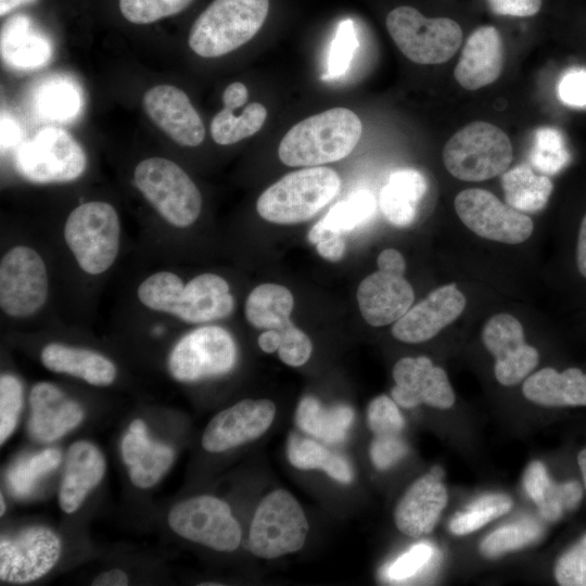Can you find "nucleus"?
<instances>
[{
  "instance_id": "obj_1",
  "label": "nucleus",
  "mask_w": 586,
  "mask_h": 586,
  "mask_svg": "<svg viewBox=\"0 0 586 586\" xmlns=\"http://www.w3.org/2000/svg\"><path fill=\"white\" fill-rule=\"evenodd\" d=\"M362 132L359 117L346 107H333L295 124L282 138L278 155L291 167H313L346 157Z\"/></svg>"
},
{
  "instance_id": "obj_2",
  "label": "nucleus",
  "mask_w": 586,
  "mask_h": 586,
  "mask_svg": "<svg viewBox=\"0 0 586 586\" xmlns=\"http://www.w3.org/2000/svg\"><path fill=\"white\" fill-rule=\"evenodd\" d=\"M269 0H213L194 20L190 49L202 58H218L249 42L263 27Z\"/></svg>"
},
{
  "instance_id": "obj_3",
  "label": "nucleus",
  "mask_w": 586,
  "mask_h": 586,
  "mask_svg": "<svg viewBox=\"0 0 586 586\" xmlns=\"http://www.w3.org/2000/svg\"><path fill=\"white\" fill-rule=\"evenodd\" d=\"M341 187L335 170L306 167L283 176L267 188L256 202L257 213L279 225L297 224L314 217L337 194Z\"/></svg>"
},
{
  "instance_id": "obj_4",
  "label": "nucleus",
  "mask_w": 586,
  "mask_h": 586,
  "mask_svg": "<svg viewBox=\"0 0 586 586\" xmlns=\"http://www.w3.org/2000/svg\"><path fill=\"white\" fill-rule=\"evenodd\" d=\"M133 183L171 226L186 228L199 218L202 209L200 190L171 160L158 156L142 160L133 170Z\"/></svg>"
},
{
  "instance_id": "obj_5",
  "label": "nucleus",
  "mask_w": 586,
  "mask_h": 586,
  "mask_svg": "<svg viewBox=\"0 0 586 586\" xmlns=\"http://www.w3.org/2000/svg\"><path fill=\"white\" fill-rule=\"evenodd\" d=\"M511 161L512 145L509 137L486 122L466 125L443 149L446 169L463 181H483L501 175Z\"/></svg>"
},
{
  "instance_id": "obj_6",
  "label": "nucleus",
  "mask_w": 586,
  "mask_h": 586,
  "mask_svg": "<svg viewBox=\"0 0 586 586\" xmlns=\"http://www.w3.org/2000/svg\"><path fill=\"white\" fill-rule=\"evenodd\" d=\"M120 224L116 209L106 202L78 205L64 225V239L78 266L89 275L106 271L119 249Z\"/></svg>"
},
{
  "instance_id": "obj_7",
  "label": "nucleus",
  "mask_w": 586,
  "mask_h": 586,
  "mask_svg": "<svg viewBox=\"0 0 586 586\" xmlns=\"http://www.w3.org/2000/svg\"><path fill=\"white\" fill-rule=\"evenodd\" d=\"M385 25L400 52L411 62L434 65L447 62L462 41L460 25L449 17H426L416 8L391 10Z\"/></svg>"
},
{
  "instance_id": "obj_8",
  "label": "nucleus",
  "mask_w": 586,
  "mask_h": 586,
  "mask_svg": "<svg viewBox=\"0 0 586 586\" xmlns=\"http://www.w3.org/2000/svg\"><path fill=\"white\" fill-rule=\"evenodd\" d=\"M309 525L295 497L279 488L267 494L254 513L249 549L262 559H276L302 549Z\"/></svg>"
},
{
  "instance_id": "obj_9",
  "label": "nucleus",
  "mask_w": 586,
  "mask_h": 586,
  "mask_svg": "<svg viewBox=\"0 0 586 586\" xmlns=\"http://www.w3.org/2000/svg\"><path fill=\"white\" fill-rule=\"evenodd\" d=\"M87 166L81 145L67 131L49 127L25 141L15 153L20 175L34 183H63L78 179Z\"/></svg>"
},
{
  "instance_id": "obj_10",
  "label": "nucleus",
  "mask_w": 586,
  "mask_h": 586,
  "mask_svg": "<svg viewBox=\"0 0 586 586\" xmlns=\"http://www.w3.org/2000/svg\"><path fill=\"white\" fill-rule=\"evenodd\" d=\"M237 361V345L224 328L205 326L182 336L168 356V371L180 382L228 373Z\"/></svg>"
},
{
  "instance_id": "obj_11",
  "label": "nucleus",
  "mask_w": 586,
  "mask_h": 586,
  "mask_svg": "<svg viewBox=\"0 0 586 586\" xmlns=\"http://www.w3.org/2000/svg\"><path fill=\"white\" fill-rule=\"evenodd\" d=\"M168 524L181 537L217 551H234L242 538V530L224 500L201 495L174 506Z\"/></svg>"
},
{
  "instance_id": "obj_12",
  "label": "nucleus",
  "mask_w": 586,
  "mask_h": 586,
  "mask_svg": "<svg viewBox=\"0 0 586 586\" xmlns=\"http://www.w3.org/2000/svg\"><path fill=\"white\" fill-rule=\"evenodd\" d=\"M48 272L42 257L31 247L9 250L0 263V307L15 318L38 311L47 301Z\"/></svg>"
},
{
  "instance_id": "obj_13",
  "label": "nucleus",
  "mask_w": 586,
  "mask_h": 586,
  "mask_svg": "<svg viewBox=\"0 0 586 586\" xmlns=\"http://www.w3.org/2000/svg\"><path fill=\"white\" fill-rule=\"evenodd\" d=\"M460 220L481 238L519 244L527 240L534 229L531 217L483 189H466L455 199Z\"/></svg>"
},
{
  "instance_id": "obj_14",
  "label": "nucleus",
  "mask_w": 586,
  "mask_h": 586,
  "mask_svg": "<svg viewBox=\"0 0 586 586\" xmlns=\"http://www.w3.org/2000/svg\"><path fill=\"white\" fill-rule=\"evenodd\" d=\"M61 555V542L44 526L28 527L0 542V578L13 584L34 582L48 573Z\"/></svg>"
},
{
  "instance_id": "obj_15",
  "label": "nucleus",
  "mask_w": 586,
  "mask_h": 586,
  "mask_svg": "<svg viewBox=\"0 0 586 586\" xmlns=\"http://www.w3.org/2000/svg\"><path fill=\"white\" fill-rule=\"evenodd\" d=\"M482 341L495 357L494 373L505 386L521 382L538 364V351L525 343L522 324L509 314L500 313L488 319Z\"/></svg>"
},
{
  "instance_id": "obj_16",
  "label": "nucleus",
  "mask_w": 586,
  "mask_h": 586,
  "mask_svg": "<svg viewBox=\"0 0 586 586\" xmlns=\"http://www.w3.org/2000/svg\"><path fill=\"white\" fill-rule=\"evenodd\" d=\"M276 406L269 399H243L221 410L208 422L202 446L221 453L262 436L271 425Z\"/></svg>"
},
{
  "instance_id": "obj_17",
  "label": "nucleus",
  "mask_w": 586,
  "mask_h": 586,
  "mask_svg": "<svg viewBox=\"0 0 586 586\" xmlns=\"http://www.w3.org/2000/svg\"><path fill=\"white\" fill-rule=\"evenodd\" d=\"M142 107L150 120L177 144L193 148L203 142V120L180 88L162 84L148 89Z\"/></svg>"
},
{
  "instance_id": "obj_18",
  "label": "nucleus",
  "mask_w": 586,
  "mask_h": 586,
  "mask_svg": "<svg viewBox=\"0 0 586 586\" xmlns=\"http://www.w3.org/2000/svg\"><path fill=\"white\" fill-rule=\"evenodd\" d=\"M395 385L392 398L403 408L425 404L448 409L455 403V394L445 370L434 366L426 356L404 357L393 368Z\"/></svg>"
},
{
  "instance_id": "obj_19",
  "label": "nucleus",
  "mask_w": 586,
  "mask_h": 586,
  "mask_svg": "<svg viewBox=\"0 0 586 586\" xmlns=\"http://www.w3.org/2000/svg\"><path fill=\"white\" fill-rule=\"evenodd\" d=\"M466 304V296L455 283L440 286L394 322L392 334L404 343L429 341L454 322Z\"/></svg>"
},
{
  "instance_id": "obj_20",
  "label": "nucleus",
  "mask_w": 586,
  "mask_h": 586,
  "mask_svg": "<svg viewBox=\"0 0 586 586\" xmlns=\"http://www.w3.org/2000/svg\"><path fill=\"white\" fill-rule=\"evenodd\" d=\"M444 472L438 466L415 481L398 501L394 511L396 527L406 536L429 534L447 505L448 493L442 482Z\"/></svg>"
},
{
  "instance_id": "obj_21",
  "label": "nucleus",
  "mask_w": 586,
  "mask_h": 586,
  "mask_svg": "<svg viewBox=\"0 0 586 586\" xmlns=\"http://www.w3.org/2000/svg\"><path fill=\"white\" fill-rule=\"evenodd\" d=\"M413 300L412 286L404 276L380 270L367 276L357 289L360 314L372 327L396 322L411 307Z\"/></svg>"
},
{
  "instance_id": "obj_22",
  "label": "nucleus",
  "mask_w": 586,
  "mask_h": 586,
  "mask_svg": "<svg viewBox=\"0 0 586 586\" xmlns=\"http://www.w3.org/2000/svg\"><path fill=\"white\" fill-rule=\"evenodd\" d=\"M29 405L28 431L38 442L59 440L84 418L81 406L49 382H39L33 386Z\"/></svg>"
},
{
  "instance_id": "obj_23",
  "label": "nucleus",
  "mask_w": 586,
  "mask_h": 586,
  "mask_svg": "<svg viewBox=\"0 0 586 586\" xmlns=\"http://www.w3.org/2000/svg\"><path fill=\"white\" fill-rule=\"evenodd\" d=\"M504 66V41L492 25L480 26L468 37L454 76L467 90H476L494 82Z\"/></svg>"
},
{
  "instance_id": "obj_24",
  "label": "nucleus",
  "mask_w": 586,
  "mask_h": 586,
  "mask_svg": "<svg viewBox=\"0 0 586 586\" xmlns=\"http://www.w3.org/2000/svg\"><path fill=\"white\" fill-rule=\"evenodd\" d=\"M122 456L131 483L139 488H149L170 467L174 450L168 445L151 440L144 422L136 419L123 437Z\"/></svg>"
},
{
  "instance_id": "obj_25",
  "label": "nucleus",
  "mask_w": 586,
  "mask_h": 586,
  "mask_svg": "<svg viewBox=\"0 0 586 586\" xmlns=\"http://www.w3.org/2000/svg\"><path fill=\"white\" fill-rule=\"evenodd\" d=\"M104 472V457L93 444L86 441L74 443L67 450L59 491L61 509L66 513L75 512L100 483Z\"/></svg>"
},
{
  "instance_id": "obj_26",
  "label": "nucleus",
  "mask_w": 586,
  "mask_h": 586,
  "mask_svg": "<svg viewBox=\"0 0 586 586\" xmlns=\"http://www.w3.org/2000/svg\"><path fill=\"white\" fill-rule=\"evenodd\" d=\"M233 306L229 283L218 275L202 273L184 284L175 316L188 323H203L229 316Z\"/></svg>"
},
{
  "instance_id": "obj_27",
  "label": "nucleus",
  "mask_w": 586,
  "mask_h": 586,
  "mask_svg": "<svg viewBox=\"0 0 586 586\" xmlns=\"http://www.w3.org/2000/svg\"><path fill=\"white\" fill-rule=\"evenodd\" d=\"M0 43L3 62L15 69L39 68L52 54L50 40L25 14H15L7 20L1 28Z\"/></svg>"
},
{
  "instance_id": "obj_28",
  "label": "nucleus",
  "mask_w": 586,
  "mask_h": 586,
  "mask_svg": "<svg viewBox=\"0 0 586 586\" xmlns=\"http://www.w3.org/2000/svg\"><path fill=\"white\" fill-rule=\"evenodd\" d=\"M526 399L546 407L586 406V373L578 368L546 367L528 375L522 386Z\"/></svg>"
},
{
  "instance_id": "obj_29",
  "label": "nucleus",
  "mask_w": 586,
  "mask_h": 586,
  "mask_svg": "<svg viewBox=\"0 0 586 586\" xmlns=\"http://www.w3.org/2000/svg\"><path fill=\"white\" fill-rule=\"evenodd\" d=\"M523 485L542 518L549 522L558 521L564 512L574 510L583 499L584 486L578 481H552L545 464L538 460L526 468Z\"/></svg>"
},
{
  "instance_id": "obj_30",
  "label": "nucleus",
  "mask_w": 586,
  "mask_h": 586,
  "mask_svg": "<svg viewBox=\"0 0 586 586\" xmlns=\"http://www.w3.org/2000/svg\"><path fill=\"white\" fill-rule=\"evenodd\" d=\"M40 359L53 372L73 375L95 386L110 385L116 378V368L110 359L86 348L51 343L43 347Z\"/></svg>"
},
{
  "instance_id": "obj_31",
  "label": "nucleus",
  "mask_w": 586,
  "mask_h": 586,
  "mask_svg": "<svg viewBox=\"0 0 586 586\" xmlns=\"http://www.w3.org/2000/svg\"><path fill=\"white\" fill-rule=\"evenodd\" d=\"M426 190V179L419 170L413 168L395 170L380 192V209L393 226L400 228L410 226Z\"/></svg>"
},
{
  "instance_id": "obj_32",
  "label": "nucleus",
  "mask_w": 586,
  "mask_h": 586,
  "mask_svg": "<svg viewBox=\"0 0 586 586\" xmlns=\"http://www.w3.org/2000/svg\"><path fill=\"white\" fill-rule=\"evenodd\" d=\"M294 297L280 284L263 283L252 290L245 302V318L255 328L280 331L291 323Z\"/></svg>"
},
{
  "instance_id": "obj_33",
  "label": "nucleus",
  "mask_w": 586,
  "mask_h": 586,
  "mask_svg": "<svg viewBox=\"0 0 586 586\" xmlns=\"http://www.w3.org/2000/svg\"><path fill=\"white\" fill-rule=\"evenodd\" d=\"M354 420V411L346 405L323 407L313 396L304 397L296 409L295 421L298 428L326 443L342 442Z\"/></svg>"
},
{
  "instance_id": "obj_34",
  "label": "nucleus",
  "mask_w": 586,
  "mask_h": 586,
  "mask_svg": "<svg viewBox=\"0 0 586 586\" xmlns=\"http://www.w3.org/2000/svg\"><path fill=\"white\" fill-rule=\"evenodd\" d=\"M501 186L508 205L520 212L543 209L552 193V181L537 175L527 164H521L501 175Z\"/></svg>"
},
{
  "instance_id": "obj_35",
  "label": "nucleus",
  "mask_w": 586,
  "mask_h": 586,
  "mask_svg": "<svg viewBox=\"0 0 586 586\" xmlns=\"http://www.w3.org/2000/svg\"><path fill=\"white\" fill-rule=\"evenodd\" d=\"M375 209V200L368 190H358L336 203L308 232V240L316 244L335 234H343L368 220Z\"/></svg>"
},
{
  "instance_id": "obj_36",
  "label": "nucleus",
  "mask_w": 586,
  "mask_h": 586,
  "mask_svg": "<svg viewBox=\"0 0 586 586\" xmlns=\"http://www.w3.org/2000/svg\"><path fill=\"white\" fill-rule=\"evenodd\" d=\"M288 458L291 464L302 470H322L333 480L349 484L353 471L348 461L341 455L327 449L313 440L291 435L288 444Z\"/></svg>"
},
{
  "instance_id": "obj_37",
  "label": "nucleus",
  "mask_w": 586,
  "mask_h": 586,
  "mask_svg": "<svg viewBox=\"0 0 586 586\" xmlns=\"http://www.w3.org/2000/svg\"><path fill=\"white\" fill-rule=\"evenodd\" d=\"M266 117L267 110L258 102L250 103L240 115L224 107L211 122V136L217 144H233L255 135Z\"/></svg>"
},
{
  "instance_id": "obj_38",
  "label": "nucleus",
  "mask_w": 586,
  "mask_h": 586,
  "mask_svg": "<svg viewBox=\"0 0 586 586\" xmlns=\"http://www.w3.org/2000/svg\"><path fill=\"white\" fill-rule=\"evenodd\" d=\"M62 454L56 448H47L14 462L7 472L10 492L18 498L27 497L39 481L56 469Z\"/></svg>"
},
{
  "instance_id": "obj_39",
  "label": "nucleus",
  "mask_w": 586,
  "mask_h": 586,
  "mask_svg": "<svg viewBox=\"0 0 586 586\" xmlns=\"http://www.w3.org/2000/svg\"><path fill=\"white\" fill-rule=\"evenodd\" d=\"M81 93L76 85L65 79L44 82L36 93V106L39 113L51 120L67 122L74 119L81 110Z\"/></svg>"
},
{
  "instance_id": "obj_40",
  "label": "nucleus",
  "mask_w": 586,
  "mask_h": 586,
  "mask_svg": "<svg viewBox=\"0 0 586 586\" xmlns=\"http://www.w3.org/2000/svg\"><path fill=\"white\" fill-rule=\"evenodd\" d=\"M530 163L542 175H555L571 161L564 136L555 127H539L535 130L530 151Z\"/></svg>"
},
{
  "instance_id": "obj_41",
  "label": "nucleus",
  "mask_w": 586,
  "mask_h": 586,
  "mask_svg": "<svg viewBox=\"0 0 586 586\" xmlns=\"http://www.w3.org/2000/svg\"><path fill=\"white\" fill-rule=\"evenodd\" d=\"M511 508L512 499L506 494L484 495L450 520L449 531L459 536L470 534L506 514Z\"/></svg>"
},
{
  "instance_id": "obj_42",
  "label": "nucleus",
  "mask_w": 586,
  "mask_h": 586,
  "mask_svg": "<svg viewBox=\"0 0 586 586\" xmlns=\"http://www.w3.org/2000/svg\"><path fill=\"white\" fill-rule=\"evenodd\" d=\"M183 289L184 283L179 276L158 271L139 285L137 295L145 307L175 316Z\"/></svg>"
},
{
  "instance_id": "obj_43",
  "label": "nucleus",
  "mask_w": 586,
  "mask_h": 586,
  "mask_svg": "<svg viewBox=\"0 0 586 586\" xmlns=\"http://www.w3.org/2000/svg\"><path fill=\"white\" fill-rule=\"evenodd\" d=\"M542 527L524 521L504 525L489 533L480 544L485 558H496L533 544L542 536Z\"/></svg>"
},
{
  "instance_id": "obj_44",
  "label": "nucleus",
  "mask_w": 586,
  "mask_h": 586,
  "mask_svg": "<svg viewBox=\"0 0 586 586\" xmlns=\"http://www.w3.org/2000/svg\"><path fill=\"white\" fill-rule=\"evenodd\" d=\"M194 0H116L119 15L129 24L151 25L174 17L187 10Z\"/></svg>"
},
{
  "instance_id": "obj_45",
  "label": "nucleus",
  "mask_w": 586,
  "mask_h": 586,
  "mask_svg": "<svg viewBox=\"0 0 586 586\" xmlns=\"http://www.w3.org/2000/svg\"><path fill=\"white\" fill-rule=\"evenodd\" d=\"M357 48L358 40L353 23L351 21L341 22L329 49L327 72L321 78L332 80L343 76L348 69Z\"/></svg>"
},
{
  "instance_id": "obj_46",
  "label": "nucleus",
  "mask_w": 586,
  "mask_h": 586,
  "mask_svg": "<svg viewBox=\"0 0 586 586\" xmlns=\"http://www.w3.org/2000/svg\"><path fill=\"white\" fill-rule=\"evenodd\" d=\"M367 421L374 436H398L405 428L398 405L386 395H380L371 400L367 410Z\"/></svg>"
},
{
  "instance_id": "obj_47",
  "label": "nucleus",
  "mask_w": 586,
  "mask_h": 586,
  "mask_svg": "<svg viewBox=\"0 0 586 586\" xmlns=\"http://www.w3.org/2000/svg\"><path fill=\"white\" fill-rule=\"evenodd\" d=\"M553 572L561 586H586V533L558 558Z\"/></svg>"
},
{
  "instance_id": "obj_48",
  "label": "nucleus",
  "mask_w": 586,
  "mask_h": 586,
  "mask_svg": "<svg viewBox=\"0 0 586 586\" xmlns=\"http://www.w3.org/2000/svg\"><path fill=\"white\" fill-rule=\"evenodd\" d=\"M23 403L21 382L11 374L0 378V443L3 444L16 426Z\"/></svg>"
},
{
  "instance_id": "obj_49",
  "label": "nucleus",
  "mask_w": 586,
  "mask_h": 586,
  "mask_svg": "<svg viewBox=\"0 0 586 586\" xmlns=\"http://www.w3.org/2000/svg\"><path fill=\"white\" fill-rule=\"evenodd\" d=\"M281 344L278 349L282 362L291 367H300L308 361L313 352L309 336L294 326L293 322L281 329Z\"/></svg>"
},
{
  "instance_id": "obj_50",
  "label": "nucleus",
  "mask_w": 586,
  "mask_h": 586,
  "mask_svg": "<svg viewBox=\"0 0 586 586\" xmlns=\"http://www.w3.org/2000/svg\"><path fill=\"white\" fill-rule=\"evenodd\" d=\"M433 552V547L425 543L412 546L388 566V578L404 581L415 576L430 563Z\"/></svg>"
},
{
  "instance_id": "obj_51",
  "label": "nucleus",
  "mask_w": 586,
  "mask_h": 586,
  "mask_svg": "<svg viewBox=\"0 0 586 586\" xmlns=\"http://www.w3.org/2000/svg\"><path fill=\"white\" fill-rule=\"evenodd\" d=\"M407 454V445L398 436H374L370 458L378 470H387Z\"/></svg>"
},
{
  "instance_id": "obj_52",
  "label": "nucleus",
  "mask_w": 586,
  "mask_h": 586,
  "mask_svg": "<svg viewBox=\"0 0 586 586\" xmlns=\"http://www.w3.org/2000/svg\"><path fill=\"white\" fill-rule=\"evenodd\" d=\"M558 94L566 105L586 107V68L574 67L565 72L559 81Z\"/></svg>"
},
{
  "instance_id": "obj_53",
  "label": "nucleus",
  "mask_w": 586,
  "mask_h": 586,
  "mask_svg": "<svg viewBox=\"0 0 586 586\" xmlns=\"http://www.w3.org/2000/svg\"><path fill=\"white\" fill-rule=\"evenodd\" d=\"M486 3L497 15L530 17L540 11L543 0H486Z\"/></svg>"
},
{
  "instance_id": "obj_54",
  "label": "nucleus",
  "mask_w": 586,
  "mask_h": 586,
  "mask_svg": "<svg viewBox=\"0 0 586 586\" xmlns=\"http://www.w3.org/2000/svg\"><path fill=\"white\" fill-rule=\"evenodd\" d=\"M378 270L404 276L406 270V262L404 256L395 249H385L383 250L377 259Z\"/></svg>"
},
{
  "instance_id": "obj_55",
  "label": "nucleus",
  "mask_w": 586,
  "mask_h": 586,
  "mask_svg": "<svg viewBox=\"0 0 586 586\" xmlns=\"http://www.w3.org/2000/svg\"><path fill=\"white\" fill-rule=\"evenodd\" d=\"M318 254L330 262L342 259L346 243L341 234L331 235L316 243Z\"/></svg>"
},
{
  "instance_id": "obj_56",
  "label": "nucleus",
  "mask_w": 586,
  "mask_h": 586,
  "mask_svg": "<svg viewBox=\"0 0 586 586\" xmlns=\"http://www.w3.org/2000/svg\"><path fill=\"white\" fill-rule=\"evenodd\" d=\"M247 99L249 90L246 86L240 81L228 85L222 92L224 107L231 111H234L245 104Z\"/></svg>"
},
{
  "instance_id": "obj_57",
  "label": "nucleus",
  "mask_w": 586,
  "mask_h": 586,
  "mask_svg": "<svg viewBox=\"0 0 586 586\" xmlns=\"http://www.w3.org/2000/svg\"><path fill=\"white\" fill-rule=\"evenodd\" d=\"M21 130L18 125L11 118L1 117V149H9L20 140Z\"/></svg>"
},
{
  "instance_id": "obj_58",
  "label": "nucleus",
  "mask_w": 586,
  "mask_h": 586,
  "mask_svg": "<svg viewBox=\"0 0 586 586\" xmlns=\"http://www.w3.org/2000/svg\"><path fill=\"white\" fill-rule=\"evenodd\" d=\"M93 586H125L128 585L127 574L119 569H112L99 574L92 582Z\"/></svg>"
},
{
  "instance_id": "obj_59",
  "label": "nucleus",
  "mask_w": 586,
  "mask_h": 586,
  "mask_svg": "<svg viewBox=\"0 0 586 586\" xmlns=\"http://www.w3.org/2000/svg\"><path fill=\"white\" fill-rule=\"evenodd\" d=\"M576 266L578 272L586 278V214L583 217L576 244Z\"/></svg>"
},
{
  "instance_id": "obj_60",
  "label": "nucleus",
  "mask_w": 586,
  "mask_h": 586,
  "mask_svg": "<svg viewBox=\"0 0 586 586\" xmlns=\"http://www.w3.org/2000/svg\"><path fill=\"white\" fill-rule=\"evenodd\" d=\"M258 346L265 353L271 354L279 349L281 335L277 330H265L257 340Z\"/></svg>"
},
{
  "instance_id": "obj_61",
  "label": "nucleus",
  "mask_w": 586,
  "mask_h": 586,
  "mask_svg": "<svg viewBox=\"0 0 586 586\" xmlns=\"http://www.w3.org/2000/svg\"><path fill=\"white\" fill-rule=\"evenodd\" d=\"M39 0H0V16L4 17L16 10L38 3Z\"/></svg>"
},
{
  "instance_id": "obj_62",
  "label": "nucleus",
  "mask_w": 586,
  "mask_h": 586,
  "mask_svg": "<svg viewBox=\"0 0 586 586\" xmlns=\"http://www.w3.org/2000/svg\"><path fill=\"white\" fill-rule=\"evenodd\" d=\"M577 464L582 474L583 486L586 492V447L581 449L577 454Z\"/></svg>"
},
{
  "instance_id": "obj_63",
  "label": "nucleus",
  "mask_w": 586,
  "mask_h": 586,
  "mask_svg": "<svg viewBox=\"0 0 586 586\" xmlns=\"http://www.w3.org/2000/svg\"><path fill=\"white\" fill-rule=\"evenodd\" d=\"M0 506H1L0 514L3 515V513L5 511V504H4L2 495L0 496Z\"/></svg>"
}]
</instances>
